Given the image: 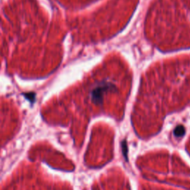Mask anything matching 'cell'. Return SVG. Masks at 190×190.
Instances as JSON below:
<instances>
[{
  "mask_svg": "<svg viewBox=\"0 0 190 190\" xmlns=\"http://www.w3.org/2000/svg\"><path fill=\"white\" fill-rule=\"evenodd\" d=\"M174 134H175V135L177 137V138L182 137L184 134H185V128H184L182 126H178V127L175 128V132H174Z\"/></svg>",
  "mask_w": 190,
  "mask_h": 190,
  "instance_id": "cell-1",
  "label": "cell"
}]
</instances>
